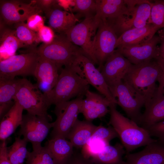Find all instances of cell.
<instances>
[{
	"label": "cell",
	"instance_id": "obj_41",
	"mask_svg": "<svg viewBox=\"0 0 164 164\" xmlns=\"http://www.w3.org/2000/svg\"><path fill=\"white\" fill-rule=\"evenodd\" d=\"M6 140L1 141L0 144V164H11L7 155Z\"/></svg>",
	"mask_w": 164,
	"mask_h": 164
},
{
	"label": "cell",
	"instance_id": "obj_7",
	"mask_svg": "<svg viewBox=\"0 0 164 164\" xmlns=\"http://www.w3.org/2000/svg\"><path fill=\"white\" fill-rule=\"evenodd\" d=\"M108 88L113 96L130 119L139 124L141 109L146 102L145 97L123 80Z\"/></svg>",
	"mask_w": 164,
	"mask_h": 164
},
{
	"label": "cell",
	"instance_id": "obj_33",
	"mask_svg": "<svg viewBox=\"0 0 164 164\" xmlns=\"http://www.w3.org/2000/svg\"><path fill=\"white\" fill-rule=\"evenodd\" d=\"M74 4L71 10L77 12L80 17L86 18L94 17L96 12V0H74Z\"/></svg>",
	"mask_w": 164,
	"mask_h": 164
},
{
	"label": "cell",
	"instance_id": "obj_25",
	"mask_svg": "<svg viewBox=\"0 0 164 164\" xmlns=\"http://www.w3.org/2000/svg\"><path fill=\"white\" fill-rule=\"evenodd\" d=\"M45 146L54 164H65L74 152V147L71 142L63 138H51Z\"/></svg>",
	"mask_w": 164,
	"mask_h": 164
},
{
	"label": "cell",
	"instance_id": "obj_6",
	"mask_svg": "<svg viewBox=\"0 0 164 164\" xmlns=\"http://www.w3.org/2000/svg\"><path fill=\"white\" fill-rule=\"evenodd\" d=\"M99 22L94 16L85 18L64 33L71 42L80 47L83 54L94 64H98L93 46Z\"/></svg>",
	"mask_w": 164,
	"mask_h": 164
},
{
	"label": "cell",
	"instance_id": "obj_29",
	"mask_svg": "<svg viewBox=\"0 0 164 164\" xmlns=\"http://www.w3.org/2000/svg\"><path fill=\"white\" fill-rule=\"evenodd\" d=\"M0 38V61L15 55L18 49L24 47L17 37L14 30L2 29Z\"/></svg>",
	"mask_w": 164,
	"mask_h": 164
},
{
	"label": "cell",
	"instance_id": "obj_40",
	"mask_svg": "<svg viewBox=\"0 0 164 164\" xmlns=\"http://www.w3.org/2000/svg\"><path fill=\"white\" fill-rule=\"evenodd\" d=\"M36 4L43 11H44L47 16L57 3V0L35 1Z\"/></svg>",
	"mask_w": 164,
	"mask_h": 164
},
{
	"label": "cell",
	"instance_id": "obj_43",
	"mask_svg": "<svg viewBox=\"0 0 164 164\" xmlns=\"http://www.w3.org/2000/svg\"><path fill=\"white\" fill-rule=\"evenodd\" d=\"M161 61H162V62L164 64V58H163L162 60H161Z\"/></svg>",
	"mask_w": 164,
	"mask_h": 164
},
{
	"label": "cell",
	"instance_id": "obj_18",
	"mask_svg": "<svg viewBox=\"0 0 164 164\" xmlns=\"http://www.w3.org/2000/svg\"><path fill=\"white\" fill-rule=\"evenodd\" d=\"M145 110L141 116L138 124L147 129L164 120V94L160 84L151 99L144 105Z\"/></svg>",
	"mask_w": 164,
	"mask_h": 164
},
{
	"label": "cell",
	"instance_id": "obj_32",
	"mask_svg": "<svg viewBox=\"0 0 164 164\" xmlns=\"http://www.w3.org/2000/svg\"><path fill=\"white\" fill-rule=\"evenodd\" d=\"M28 152L26 164H54L53 160L45 146L32 148Z\"/></svg>",
	"mask_w": 164,
	"mask_h": 164
},
{
	"label": "cell",
	"instance_id": "obj_19",
	"mask_svg": "<svg viewBox=\"0 0 164 164\" xmlns=\"http://www.w3.org/2000/svg\"><path fill=\"white\" fill-rule=\"evenodd\" d=\"M123 164H164V142L158 140L142 151L126 154Z\"/></svg>",
	"mask_w": 164,
	"mask_h": 164
},
{
	"label": "cell",
	"instance_id": "obj_34",
	"mask_svg": "<svg viewBox=\"0 0 164 164\" xmlns=\"http://www.w3.org/2000/svg\"><path fill=\"white\" fill-rule=\"evenodd\" d=\"M149 23L160 29L164 28V1L156 0L152 3Z\"/></svg>",
	"mask_w": 164,
	"mask_h": 164
},
{
	"label": "cell",
	"instance_id": "obj_39",
	"mask_svg": "<svg viewBox=\"0 0 164 164\" xmlns=\"http://www.w3.org/2000/svg\"><path fill=\"white\" fill-rule=\"evenodd\" d=\"M65 164H94L91 160L85 157L81 152H74Z\"/></svg>",
	"mask_w": 164,
	"mask_h": 164
},
{
	"label": "cell",
	"instance_id": "obj_8",
	"mask_svg": "<svg viewBox=\"0 0 164 164\" xmlns=\"http://www.w3.org/2000/svg\"><path fill=\"white\" fill-rule=\"evenodd\" d=\"M83 99L84 97H78L55 105L54 112L56 118L50 133L51 138L57 137L66 138L78 119L79 114L81 113Z\"/></svg>",
	"mask_w": 164,
	"mask_h": 164
},
{
	"label": "cell",
	"instance_id": "obj_1",
	"mask_svg": "<svg viewBox=\"0 0 164 164\" xmlns=\"http://www.w3.org/2000/svg\"><path fill=\"white\" fill-rule=\"evenodd\" d=\"M89 85L79 64L62 68L58 81L48 97L49 104L56 105L74 97H84L89 90Z\"/></svg>",
	"mask_w": 164,
	"mask_h": 164
},
{
	"label": "cell",
	"instance_id": "obj_16",
	"mask_svg": "<svg viewBox=\"0 0 164 164\" xmlns=\"http://www.w3.org/2000/svg\"><path fill=\"white\" fill-rule=\"evenodd\" d=\"M77 61L89 84L111 102L117 104V100L112 95L101 71L93 62L83 53L79 55Z\"/></svg>",
	"mask_w": 164,
	"mask_h": 164
},
{
	"label": "cell",
	"instance_id": "obj_27",
	"mask_svg": "<svg viewBox=\"0 0 164 164\" xmlns=\"http://www.w3.org/2000/svg\"><path fill=\"white\" fill-rule=\"evenodd\" d=\"M0 120V139L6 140L20 126L22 119V107L17 102Z\"/></svg>",
	"mask_w": 164,
	"mask_h": 164
},
{
	"label": "cell",
	"instance_id": "obj_3",
	"mask_svg": "<svg viewBox=\"0 0 164 164\" xmlns=\"http://www.w3.org/2000/svg\"><path fill=\"white\" fill-rule=\"evenodd\" d=\"M164 70V64L158 58L132 64L122 80L143 96L146 103L155 93L157 88L155 83Z\"/></svg>",
	"mask_w": 164,
	"mask_h": 164
},
{
	"label": "cell",
	"instance_id": "obj_4",
	"mask_svg": "<svg viewBox=\"0 0 164 164\" xmlns=\"http://www.w3.org/2000/svg\"><path fill=\"white\" fill-rule=\"evenodd\" d=\"M40 57L51 60L61 69L77 63V58L83 53L81 49L71 42L64 34L55 35L49 44L43 43L36 50Z\"/></svg>",
	"mask_w": 164,
	"mask_h": 164
},
{
	"label": "cell",
	"instance_id": "obj_38",
	"mask_svg": "<svg viewBox=\"0 0 164 164\" xmlns=\"http://www.w3.org/2000/svg\"><path fill=\"white\" fill-rule=\"evenodd\" d=\"M37 34L40 41L45 44L52 42L55 36L54 31L50 27L44 26L37 32Z\"/></svg>",
	"mask_w": 164,
	"mask_h": 164
},
{
	"label": "cell",
	"instance_id": "obj_5",
	"mask_svg": "<svg viewBox=\"0 0 164 164\" xmlns=\"http://www.w3.org/2000/svg\"><path fill=\"white\" fill-rule=\"evenodd\" d=\"M27 113L52 119L47 110L50 106L48 99L36 84L26 79H22L19 89L14 99Z\"/></svg>",
	"mask_w": 164,
	"mask_h": 164
},
{
	"label": "cell",
	"instance_id": "obj_13",
	"mask_svg": "<svg viewBox=\"0 0 164 164\" xmlns=\"http://www.w3.org/2000/svg\"><path fill=\"white\" fill-rule=\"evenodd\" d=\"M160 36L155 35L142 43L119 47L116 50L132 64H138L157 58L159 56L158 44Z\"/></svg>",
	"mask_w": 164,
	"mask_h": 164
},
{
	"label": "cell",
	"instance_id": "obj_2",
	"mask_svg": "<svg viewBox=\"0 0 164 164\" xmlns=\"http://www.w3.org/2000/svg\"><path fill=\"white\" fill-rule=\"evenodd\" d=\"M116 104L111 103L109 106L110 118L108 125L118 134L126 154L157 140L151 137L147 129L139 126L136 122L118 111L116 108Z\"/></svg>",
	"mask_w": 164,
	"mask_h": 164
},
{
	"label": "cell",
	"instance_id": "obj_22",
	"mask_svg": "<svg viewBox=\"0 0 164 164\" xmlns=\"http://www.w3.org/2000/svg\"><path fill=\"white\" fill-rule=\"evenodd\" d=\"M47 16L49 27L60 34H64L75 25L80 17L77 14L62 10L59 5L53 9Z\"/></svg>",
	"mask_w": 164,
	"mask_h": 164
},
{
	"label": "cell",
	"instance_id": "obj_26",
	"mask_svg": "<svg viewBox=\"0 0 164 164\" xmlns=\"http://www.w3.org/2000/svg\"><path fill=\"white\" fill-rule=\"evenodd\" d=\"M97 126L91 121L77 119L66 138L70 140L73 147L82 148L91 138Z\"/></svg>",
	"mask_w": 164,
	"mask_h": 164
},
{
	"label": "cell",
	"instance_id": "obj_10",
	"mask_svg": "<svg viewBox=\"0 0 164 164\" xmlns=\"http://www.w3.org/2000/svg\"><path fill=\"white\" fill-rule=\"evenodd\" d=\"M39 58L36 51H32L1 61L0 77L14 79L17 76L34 75Z\"/></svg>",
	"mask_w": 164,
	"mask_h": 164
},
{
	"label": "cell",
	"instance_id": "obj_36",
	"mask_svg": "<svg viewBox=\"0 0 164 164\" xmlns=\"http://www.w3.org/2000/svg\"><path fill=\"white\" fill-rule=\"evenodd\" d=\"M27 27L34 32H38L44 26V21L42 17L38 14H35L29 16L27 20Z\"/></svg>",
	"mask_w": 164,
	"mask_h": 164
},
{
	"label": "cell",
	"instance_id": "obj_9",
	"mask_svg": "<svg viewBox=\"0 0 164 164\" xmlns=\"http://www.w3.org/2000/svg\"><path fill=\"white\" fill-rule=\"evenodd\" d=\"M51 120L46 117L27 113L23 115L18 135L23 136L27 142H30L32 148L41 146L42 142L54 126V122H50Z\"/></svg>",
	"mask_w": 164,
	"mask_h": 164
},
{
	"label": "cell",
	"instance_id": "obj_31",
	"mask_svg": "<svg viewBox=\"0 0 164 164\" xmlns=\"http://www.w3.org/2000/svg\"><path fill=\"white\" fill-rule=\"evenodd\" d=\"M16 35L24 47L32 45L34 43H38L39 39L37 33L29 29L24 22L15 24Z\"/></svg>",
	"mask_w": 164,
	"mask_h": 164
},
{
	"label": "cell",
	"instance_id": "obj_21",
	"mask_svg": "<svg viewBox=\"0 0 164 164\" xmlns=\"http://www.w3.org/2000/svg\"><path fill=\"white\" fill-rule=\"evenodd\" d=\"M159 29L152 24L148 23L143 27L128 29L118 37L115 48L144 42L152 38Z\"/></svg>",
	"mask_w": 164,
	"mask_h": 164
},
{
	"label": "cell",
	"instance_id": "obj_15",
	"mask_svg": "<svg viewBox=\"0 0 164 164\" xmlns=\"http://www.w3.org/2000/svg\"><path fill=\"white\" fill-rule=\"evenodd\" d=\"M60 70L53 61L39 56L33 76L37 80L36 85L47 99L58 81Z\"/></svg>",
	"mask_w": 164,
	"mask_h": 164
},
{
	"label": "cell",
	"instance_id": "obj_11",
	"mask_svg": "<svg viewBox=\"0 0 164 164\" xmlns=\"http://www.w3.org/2000/svg\"><path fill=\"white\" fill-rule=\"evenodd\" d=\"M94 39V52L101 71L106 61L115 50L118 36L112 27L105 20H99Z\"/></svg>",
	"mask_w": 164,
	"mask_h": 164
},
{
	"label": "cell",
	"instance_id": "obj_12",
	"mask_svg": "<svg viewBox=\"0 0 164 164\" xmlns=\"http://www.w3.org/2000/svg\"><path fill=\"white\" fill-rule=\"evenodd\" d=\"M0 3L1 17L8 25L24 22L31 15H40L42 12L35 1L26 3L18 0H1Z\"/></svg>",
	"mask_w": 164,
	"mask_h": 164
},
{
	"label": "cell",
	"instance_id": "obj_17",
	"mask_svg": "<svg viewBox=\"0 0 164 164\" xmlns=\"http://www.w3.org/2000/svg\"><path fill=\"white\" fill-rule=\"evenodd\" d=\"M132 64L115 50L107 59L101 70L108 87L122 80Z\"/></svg>",
	"mask_w": 164,
	"mask_h": 164
},
{
	"label": "cell",
	"instance_id": "obj_20",
	"mask_svg": "<svg viewBox=\"0 0 164 164\" xmlns=\"http://www.w3.org/2000/svg\"><path fill=\"white\" fill-rule=\"evenodd\" d=\"M82 102L81 113L86 120L91 121L104 117L109 112L108 108L113 103L102 95L88 90Z\"/></svg>",
	"mask_w": 164,
	"mask_h": 164
},
{
	"label": "cell",
	"instance_id": "obj_23",
	"mask_svg": "<svg viewBox=\"0 0 164 164\" xmlns=\"http://www.w3.org/2000/svg\"><path fill=\"white\" fill-rule=\"evenodd\" d=\"M22 79L0 77V118H2L14 105V99L20 87Z\"/></svg>",
	"mask_w": 164,
	"mask_h": 164
},
{
	"label": "cell",
	"instance_id": "obj_37",
	"mask_svg": "<svg viewBox=\"0 0 164 164\" xmlns=\"http://www.w3.org/2000/svg\"><path fill=\"white\" fill-rule=\"evenodd\" d=\"M147 130L151 137H156L159 140L164 142V120L152 125Z\"/></svg>",
	"mask_w": 164,
	"mask_h": 164
},
{
	"label": "cell",
	"instance_id": "obj_35",
	"mask_svg": "<svg viewBox=\"0 0 164 164\" xmlns=\"http://www.w3.org/2000/svg\"><path fill=\"white\" fill-rule=\"evenodd\" d=\"M118 137V134L111 126L106 127L100 125L97 126L88 141L98 140L109 144L112 140Z\"/></svg>",
	"mask_w": 164,
	"mask_h": 164
},
{
	"label": "cell",
	"instance_id": "obj_42",
	"mask_svg": "<svg viewBox=\"0 0 164 164\" xmlns=\"http://www.w3.org/2000/svg\"><path fill=\"white\" fill-rule=\"evenodd\" d=\"M158 81L162 86L164 94V70L160 76Z\"/></svg>",
	"mask_w": 164,
	"mask_h": 164
},
{
	"label": "cell",
	"instance_id": "obj_30",
	"mask_svg": "<svg viewBox=\"0 0 164 164\" xmlns=\"http://www.w3.org/2000/svg\"><path fill=\"white\" fill-rule=\"evenodd\" d=\"M27 143L24 139L19 136L15 138L11 146L7 147V156L11 164H23L29 152L26 149Z\"/></svg>",
	"mask_w": 164,
	"mask_h": 164
},
{
	"label": "cell",
	"instance_id": "obj_28",
	"mask_svg": "<svg viewBox=\"0 0 164 164\" xmlns=\"http://www.w3.org/2000/svg\"><path fill=\"white\" fill-rule=\"evenodd\" d=\"M125 154L123 145L117 143L114 145H106L90 159L94 164H123V156Z\"/></svg>",
	"mask_w": 164,
	"mask_h": 164
},
{
	"label": "cell",
	"instance_id": "obj_24",
	"mask_svg": "<svg viewBox=\"0 0 164 164\" xmlns=\"http://www.w3.org/2000/svg\"><path fill=\"white\" fill-rule=\"evenodd\" d=\"M152 5L149 1L144 0L134 7L123 24L122 33L128 29L143 27L149 23Z\"/></svg>",
	"mask_w": 164,
	"mask_h": 164
},
{
	"label": "cell",
	"instance_id": "obj_14",
	"mask_svg": "<svg viewBox=\"0 0 164 164\" xmlns=\"http://www.w3.org/2000/svg\"><path fill=\"white\" fill-rule=\"evenodd\" d=\"M96 19L112 21L128 17L137 0H97Z\"/></svg>",
	"mask_w": 164,
	"mask_h": 164
}]
</instances>
